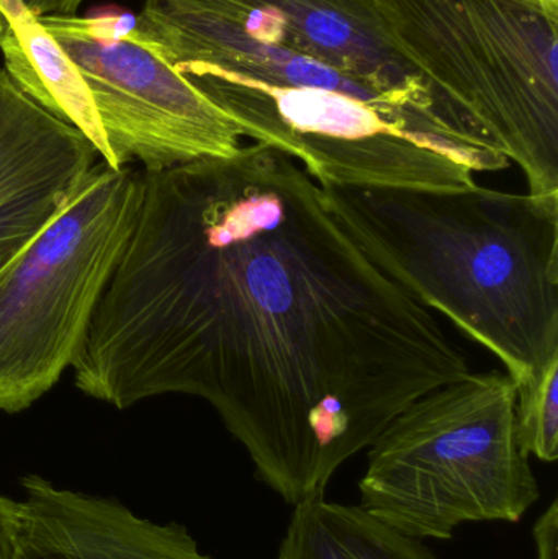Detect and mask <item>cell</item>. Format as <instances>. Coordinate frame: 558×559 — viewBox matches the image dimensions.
Masks as SVG:
<instances>
[{
	"label": "cell",
	"instance_id": "obj_6",
	"mask_svg": "<svg viewBox=\"0 0 558 559\" xmlns=\"http://www.w3.org/2000/svg\"><path fill=\"white\" fill-rule=\"evenodd\" d=\"M143 176L98 160L58 216L0 265V413L29 409L78 360L133 231Z\"/></svg>",
	"mask_w": 558,
	"mask_h": 559
},
{
	"label": "cell",
	"instance_id": "obj_11",
	"mask_svg": "<svg viewBox=\"0 0 558 559\" xmlns=\"http://www.w3.org/2000/svg\"><path fill=\"white\" fill-rule=\"evenodd\" d=\"M0 52L16 87L81 131L107 163V143L81 72L22 0H0Z\"/></svg>",
	"mask_w": 558,
	"mask_h": 559
},
{
	"label": "cell",
	"instance_id": "obj_2",
	"mask_svg": "<svg viewBox=\"0 0 558 559\" xmlns=\"http://www.w3.org/2000/svg\"><path fill=\"white\" fill-rule=\"evenodd\" d=\"M151 43L242 136L320 187L455 192L511 166L444 111L254 38L212 0H164Z\"/></svg>",
	"mask_w": 558,
	"mask_h": 559
},
{
	"label": "cell",
	"instance_id": "obj_14",
	"mask_svg": "<svg viewBox=\"0 0 558 559\" xmlns=\"http://www.w3.org/2000/svg\"><path fill=\"white\" fill-rule=\"evenodd\" d=\"M22 501L0 495V559L19 557Z\"/></svg>",
	"mask_w": 558,
	"mask_h": 559
},
{
	"label": "cell",
	"instance_id": "obj_7",
	"mask_svg": "<svg viewBox=\"0 0 558 559\" xmlns=\"http://www.w3.org/2000/svg\"><path fill=\"white\" fill-rule=\"evenodd\" d=\"M84 79L114 169L161 173L238 153V124L131 35L118 13L39 16Z\"/></svg>",
	"mask_w": 558,
	"mask_h": 559
},
{
	"label": "cell",
	"instance_id": "obj_13",
	"mask_svg": "<svg viewBox=\"0 0 558 559\" xmlns=\"http://www.w3.org/2000/svg\"><path fill=\"white\" fill-rule=\"evenodd\" d=\"M518 437L524 452L544 463L558 459V358L539 380L517 390Z\"/></svg>",
	"mask_w": 558,
	"mask_h": 559
},
{
	"label": "cell",
	"instance_id": "obj_1",
	"mask_svg": "<svg viewBox=\"0 0 558 559\" xmlns=\"http://www.w3.org/2000/svg\"><path fill=\"white\" fill-rule=\"evenodd\" d=\"M72 371L85 396L120 411L166 394L206 401L256 478L295 508L405 407L472 370L304 167L254 143L144 173Z\"/></svg>",
	"mask_w": 558,
	"mask_h": 559
},
{
	"label": "cell",
	"instance_id": "obj_3",
	"mask_svg": "<svg viewBox=\"0 0 558 559\" xmlns=\"http://www.w3.org/2000/svg\"><path fill=\"white\" fill-rule=\"evenodd\" d=\"M321 190L367 258L495 355L517 390L558 358V193Z\"/></svg>",
	"mask_w": 558,
	"mask_h": 559
},
{
	"label": "cell",
	"instance_id": "obj_4",
	"mask_svg": "<svg viewBox=\"0 0 558 559\" xmlns=\"http://www.w3.org/2000/svg\"><path fill=\"white\" fill-rule=\"evenodd\" d=\"M390 45L475 138L558 193V0H370Z\"/></svg>",
	"mask_w": 558,
	"mask_h": 559
},
{
	"label": "cell",
	"instance_id": "obj_15",
	"mask_svg": "<svg viewBox=\"0 0 558 559\" xmlns=\"http://www.w3.org/2000/svg\"><path fill=\"white\" fill-rule=\"evenodd\" d=\"M537 559H557L558 499L554 498L546 512L537 518L533 527Z\"/></svg>",
	"mask_w": 558,
	"mask_h": 559
},
{
	"label": "cell",
	"instance_id": "obj_8",
	"mask_svg": "<svg viewBox=\"0 0 558 559\" xmlns=\"http://www.w3.org/2000/svg\"><path fill=\"white\" fill-rule=\"evenodd\" d=\"M98 160L81 131L0 69V265L58 216Z\"/></svg>",
	"mask_w": 558,
	"mask_h": 559
},
{
	"label": "cell",
	"instance_id": "obj_9",
	"mask_svg": "<svg viewBox=\"0 0 558 559\" xmlns=\"http://www.w3.org/2000/svg\"><path fill=\"white\" fill-rule=\"evenodd\" d=\"M212 2L254 38L317 59L390 94L438 108L455 120L423 75L390 45L370 0Z\"/></svg>",
	"mask_w": 558,
	"mask_h": 559
},
{
	"label": "cell",
	"instance_id": "obj_16",
	"mask_svg": "<svg viewBox=\"0 0 558 559\" xmlns=\"http://www.w3.org/2000/svg\"><path fill=\"white\" fill-rule=\"evenodd\" d=\"M35 15H78L84 0H22Z\"/></svg>",
	"mask_w": 558,
	"mask_h": 559
},
{
	"label": "cell",
	"instance_id": "obj_10",
	"mask_svg": "<svg viewBox=\"0 0 558 559\" xmlns=\"http://www.w3.org/2000/svg\"><path fill=\"white\" fill-rule=\"evenodd\" d=\"M20 485L16 559H212L177 522L156 524L117 499L58 488L38 475Z\"/></svg>",
	"mask_w": 558,
	"mask_h": 559
},
{
	"label": "cell",
	"instance_id": "obj_5",
	"mask_svg": "<svg viewBox=\"0 0 558 559\" xmlns=\"http://www.w3.org/2000/svg\"><path fill=\"white\" fill-rule=\"evenodd\" d=\"M367 450L360 508L416 540H451L475 522L518 524L541 498L518 437L517 386L500 371L429 391Z\"/></svg>",
	"mask_w": 558,
	"mask_h": 559
},
{
	"label": "cell",
	"instance_id": "obj_12",
	"mask_svg": "<svg viewBox=\"0 0 558 559\" xmlns=\"http://www.w3.org/2000/svg\"><path fill=\"white\" fill-rule=\"evenodd\" d=\"M278 559H439L425 542L383 524L360 506L320 498L295 506Z\"/></svg>",
	"mask_w": 558,
	"mask_h": 559
}]
</instances>
